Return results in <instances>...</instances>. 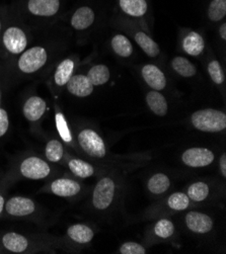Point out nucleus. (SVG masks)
I'll return each instance as SVG.
<instances>
[{"mask_svg": "<svg viewBox=\"0 0 226 254\" xmlns=\"http://www.w3.org/2000/svg\"><path fill=\"white\" fill-rule=\"evenodd\" d=\"M94 21V12L90 7L83 6L74 12L71 18V25L78 31L89 28Z\"/></svg>", "mask_w": 226, "mask_h": 254, "instance_id": "nucleus-14", "label": "nucleus"}, {"mask_svg": "<svg viewBox=\"0 0 226 254\" xmlns=\"http://www.w3.org/2000/svg\"><path fill=\"white\" fill-rule=\"evenodd\" d=\"M120 6L124 12L131 16H142L147 11L145 0H120Z\"/></svg>", "mask_w": 226, "mask_h": 254, "instance_id": "nucleus-19", "label": "nucleus"}, {"mask_svg": "<svg viewBox=\"0 0 226 254\" xmlns=\"http://www.w3.org/2000/svg\"><path fill=\"white\" fill-rule=\"evenodd\" d=\"M56 126H57V129H58V132H59L61 138L65 142H70L71 141V134H70V131L68 129L67 123H66L62 114H57L56 115Z\"/></svg>", "mask_w": 226, "mask_h": 254, "instance_id": "nucleus-34", "label": "nucleus"}, {"mask_svg": "<svg viewBox=\"0 0 226 254\" xmlns=\"http://www.w3.org/2000/svg\"><path fill=\"white\" fill-rule=\"evenodd\" d=\"M186 224L191 231L199 234L208 233L213 228L212 219L209 216L199 212L188 213L186 216Z\"/></svg>", "mask_w": 226, "mask_h": 254, "instance_id": "nucleus-8", "label": "nucleus"}, {"mask_svg": "<svg viewBox=\"0 0 226 254\" xmlns=\"http://www.w3.org/2000/svg\"><path fill=\"white\" fill-rule=\"evenodd\" d=\"M69 168L75 175L81 177V179H86L94 172L93 167L89 163L80 159H72L69 162Z\"/></svg>", "mask_w": 226, "mask_h": 254, "instance_id": "nucleus-27", "label": "nucleus"}, {"mask_svg": "<svg viewBox=\"0 0 226 254\" xmlns=\"http://www.w3.org/2000/svg\"><path fill=\"white\" fill-rule=\"evenodd\" d=\"M3 43L5 48L12 54H19L26 49L28 41L26 34L20 29L11 27L7 29L3 36Z\"/></svg>", "mask_w": 226, "mask_h": 254, "instance_id": "nucleus-7", "label": "nucleus"}, {"mask_svg": "<svg viewBox=\"0 0 226 254\" xmlns=\"http://www.w3.org/2000/svg\"><path fill=\"white\" fill-rule=\"evenodd\" d=\"M47 61V52L42 47H35L24 52L18 60V68L23 73H34Z\"/></svg>", "mask_w": 226, "mask_h": 254, "instance_id": "nucleus-2", "label": "nucleus"}, {"mask_svg": "<svg viewBox=\"0 0 226 254\" xmlns=\"http://www.w3.org/2000/svg\"><path fill=\"white\" fill-rule=\"evenodd\" d=\"M6 211L12 216H27L35 211V204L30 198L16 196L8 200L6 204Z\"/></svg>", "mask_w": 226, "mask_h": 254, "instance_id": "nucleus-12", "label": "nucleus"}, {"mask_svg": "<svg viewBox=\"0 0 226 254\" xmlns=\"http://www.w3.org/2000/svg\"><path fill=\"white\" fill-rule=\"evenodd\" d=\"M170 186L168 177L163 173H156L148 182V190L154 194L165 192Z\"/></svg>", "mask_w": 226, "mask_h": 254, "instance_id": "nucleus-25", "label": "nucleus"}, {"mask_svg": "<svg viewBox=\"0 0 226 254\" xmlns=\"http://www.w3.org/2000/svg\"><path fill=\"white\" fill-rule=\"evenodd\" d=\"M68 236L77 243H88L92 240L93 238V231L90 229L89 227L82 225V224H77V225H73L68 229Z\"/></svg>", "mask_w": 226, "mask_h": 254, "instance_id": "nucleus-18", "label": "nucleus"}, {"mask_svg": "<svg viewBox=\"0 0 226 254\" xmlns=\"http://www.w3.org/2000/svg\"><path fill=\"white\" fill-rule=\"evenodd\" d=\"M192 124L203 132H220L226 128V115L220 111L207 109L192 115Z\"/></svg>", "mask_w": 226, "mask_h": 254, "instance_id": "nucleus-1", "label": "nucleus"}, {"mask_svg": "<svg viewBox=\"0 0 226 254\" xmlns=\"http://www.w3.org/2000/svg\"><path fill=\"white\" fill-rule=\"evenodd\" d=\"M63 156V146L57 140L50 141L46 146V157L51 162H58Z\"/></svg>", "mask_w": 226, "mask_h": 254, "instance_id": "nucleus-30", "label": "nucleus"}, {"mask_svg": "<svg viewBox=\"0 0 226 254\" xmlns=\"http://www.w3.org/2000/svg\"><path fill=\"white\" fill-rule=\"evenodd\" d=\"M219 34H220V36H221V38H222L223 40L226 39V24H225V23H223V24L221 25V27H220Z\"/></svg>", "mask_w": 226, "mask_h": 254, "instance_id": "nucleus-38", "label": "nucleus"}, {"mask_svg": "<svg viewBox=\"0 0 226 254\" xmlns=\"http://www.w3.org/2000/svg\"><path fill=\"white\" fill-rule=\"evenodd\" d=\"M78 143L91 157L103 158L106 155V146L103 139L92 130H83L78 135Z\"/></svg>", "mask_w": 226, "mask_h": 254, "instance_id": "nucleus-3", "label": "nucleus"}, {"mask_svg": "<svg viewBox=\"0 0 226 254\" xmlns=\"http://www.w3.org/2000/svg\"><path fill=\"white\" fill-rule=\"evenodd\" d=\"M147 105L155 115L163 117L167 113V103L165 97L158 91H150L146 96Z\"/></svg>", "mask_w": 226, "mask_h": 254, "instance_id": "nucleus-17", "label": "nucleus"}, {"mask_svg": "<svg viewBox=\"0 0 226 254\" xmlns=\"http://www.w3.org/2000/svg\"><path fill=\"white\" fill-rule=\"evenodd\" d=\"M86 76L93 86L103 85L110 79V70L106 65H95L90 68Z\"/></svg>", "mask_w": 226, "mask_h": 254, "instance_id": "nucleus-20", "label": "nucleus"}, {"mask_svg": "<svg viewBox=\"0 0 226 254\" xmlns=\"http://www.w3.org/2000/svg\"><path fill=\"white\" fill-rule=\"evenodd\" d=\"M226 14V0H212L209 8L208 16L213 21L221 20Z\"/></svg>", "mask_w": 226, "mask_h": 254, "instance_id": "nucleus-29", "label": "nucleus"}, {"mask_svg": "<svg viewBox=\"0 0 226 254\" xmlns=\"http://www.w3.org/2000/svg\"><path fill=\"white\" fill-rule=\"evenodd\" d=\"M183 162L191 167H204L211 164L214 154L206 148H191L184 152Z\"/></svg>", "mask_w": 226, "mask_h": 254, "instance_id": "nucleus-5", "label": "nucleus"}, {"mask_svg": "<svg viewBox=\"0 0 226 254\" xmlns=\"http://www.w3.org/2000/svg\"><path fill=\"white\" fill-rule=\"evenodd\" d=\"M112 47L116 54L124 58L131 56L133 52V47L131 42L123 35H117L113 38Z\"/></svg>", "mask_w": 226, "mask_h": 254, "instance_id": "nucleus-24", "label": "nucleus"}, {"mask_svg": "<svg viewBox=\"0 0 226 254\" xmlns=\"http://www.w3.org/2000/svg\"><path fill=\"white\" fill-rule=\"evenodd\" d=\"M120 253L122 254H145L146 250L143 246L135 242H127L121 246Z\"/></svg>", "mask_w": 226, "mask_h": 254, "instance_id": "nucleus-35", "label": "nucleus"}, {"mask_svg": "<svg viewBox=\"0 0 226 254\" xmlns=\"http://www.w3.org/2000/svg\"><path fill=\"white\" fill-rule=\"evenodd\" d=\"M3 245L12 252H22L28 247V240L16 233H8L3 236Z\"/></svg>", "mask_w": 226, "mask_h": 254, "instance_id": "nucleus-21", "label": "nucleus"}, {"mask_svg": "<svg viewBox=\"0 0 226 254\" xmlns=\"http://www.w3.org/2000/svg\"><path fill=\"white\" fill-rule=\"evenodd\" d=\"M29 10L40 16H52L58 12L59 0H29Z\"/></svg>", "mask_w": 226, "mask_h": 254, "instance_id": "nucleus-10", "label": "nucleus"}, {"mask_svg": "<svg viewBox=\"0 0 226 254\" xmlns=\"http://www.w3.org/2000/svg\"><path fill=\"white\" fill-rule=\"evenodd\" d=\"M167 204L172 210L183 211L189 207L190 198L187 194L183 192H175L169 196Z\"/></svg>", "mask_w": 226, "mask_h": 254, "instance_id": "nucleus-31", "label": "nucleus"}, {"mask_svg": "<svg viewBox=\"0 0 226 254\" xmlns=\"http://www.w3.org/2000/svg\"><path fill=\"white\" fill-rule=\"evenodd\" d=\"M0 29H1V23H0Z\"/></svg>", "mask_w": 226, "mask_h": 254, "instance_id": "nucleus-40", "label": "nucleus"}, {"mask_svg": "<svg viewBox=\"0 0 226 254\" xmlns=\"http://www.w3.org/2000/svg\"><path fill=\"white\" fill-rule=\"evenodd\" d=\"M154 232L160 238H168L174 232V226L169 220L162 219L156 223L154 227Z\"/></svg>", "mask_w": 226, "mask_h": 254, "instance_id": "nucleus-32", "label": "nucleus"}, {"mask_svg": "<svg viewBox=\"0 0 226 254\" xmlns=\"http://www.w3.org/2000/svg\"><path fill=\"white\" fill-rule=\"evenodd\" d=\"M46 111L45 100L38 96H33L28 99L23 107V115L29 121L35 122L41 119Z\"/></svg>", "mask_w": 226, "mask_h": 254, "instance_id": "nucleus-13", "label": "nucleus"}, {"mask_svg": "<svg viewBox=\"0 0 226 254\" xmlns=\"http://www.w3.org/2000/svg\"><path fill=\"white\" fill-rule=\"evenodd\" d=\"M209 194V187L205 183L193 184L188 190L189 198L195 201H202Z\"/></svg>", "mask_w": 226, "mask_h": 254, "instance_id": "nucleus-28", "label": "nucleus"}, {"mask_svg": "<svg viewBox=\"0 0 226 254\" xmlns=\"http://www.w3.org/2000/svg\"><path fill=\"white\" fill-rule=\"evenodd\" d=\"M171 66L183 77H192L196 74V67L184 57H175L171 62Z\"/></svg>", "mask_w": 226, "mask_h": 254, "instance_id": "nucleus-26", "label": "nucleus"}, {"mask_svg": "<svg viewBox=\"0 0 226 254\" xmlns=\"http://www.w3.org/2000/svg\"><path fill=\"white\" fill-rule=\"evenodd\" d=\"M51 190L58 196H72L79 192L80 186L74 181L61 179L52 184Z\"/></svg>", "mask_w": 226, "mask_h": 254, "instance_id": "nucleus-15", "label": "nucleus"}, {"mask_svg": "<svg viewBox=\"0 0 226 254\" xmlns=\"http://www.w3.org/2000/svg\"><path fill=\"white\" fill-rule=\"evenodd\" d=\"M205 47L204 39L198 33L192 32L186 36L183 42L185 52L191 56H198L203 52Z\"/></svg>", "mask_w": 226, "mask_h": 254, "instance_id": "nucleus-16", "label": "nucleus"}, {"mask_svg": "<svg viewBox=\"0 0 226 254\" xmlns=\"http://www.w3.org/2000/svg\"><path fill=\"white\" fill-rule=\"evenodd\" d=\"M20 171L23 176L31 180H42L50 173L49 165L38 157H30L20 165Z\"/></svg>", "mask_w": 226, "mask_h": 254, "instance_id": "nucleus-6", "label": "nucleus"}, {"mask_svg": "<svg viewBox=\"0 0 226 254\" xmlns=\"http://www.w3.org/2000/svg\"><path fill=\"white\" fill-rule=\"evenodd\" d=\"M3 206H4V199H3V197L1 195H0V213L2 212Z\"/></svg>", "mask_w": 226, "mask_h": 254, "instance_id": "nucleus-39", "label": "nucleus"}, {"mask_svg": "<svg viewBox=\"0 0 226 254\" xmlns=\"http://www.w3.org/2000/svg\"><path fill=\"white\" fill-rule=\"evenodd\" d=\"M219 167H220V171H221L222 175L226 176V155L225 154H223L220 158Z\"/></svg>", "mask_w": 226, "mask_h": 254, "instance_id": "nucleus-37", "label": "nucleus"}, {"mask_svg": "<svg viewBox=\"0 0 226 254\" xmlns=\"http://www.w3.org/2000/svg\"><path fill=\"white\" fill-rule=\"evenodd\" d=\"M66 84L70 93L79 97L88 96L93 91V85L85 75H74Z\"/></svg>", "mask_w": 226, "mask_h": 254, "instance_id": "nucleus-9", "label": "nucleus"}, {"mask_svg": "<svg viewBox=\"0 0 226 254\" xmlns=\"http://www.w3.org/2000/svg\"><path fill=\"white\" fill-rule=\"evenodd\" d=\"M145 82L154 90H162L166 85L165 76L162 71L154 65H146L142 69Z\"/></svg>", "mask_w": 226, "mask_h": 254, "instance_id": "nucleus-11", "label": "nucleus"}, {"mask_svg": "<svg viewBox=\"0 0 226 254\" xmlns=\"http://www.w3.org/2000/svg\"><path fill=\"white\" fill-rule=\"evenodd\" d=\"M135 41L148 56H150V57L158 56V54L160 52L158 45L151 38L148 37L146 34L141 33V32L137 33L135 35Z\"/></svg>", "mask_w": 226, "mask_h": 254, "instance_id": "nucleus-22", "label": "nucleus"}, {"mask_svg": "<svg viewBox=\"0 0 226 254\" xmlns=\"http://www.w3.org/2000/svg\"><path fill=\"white\" fill-rule=\"evenodd\" d=\"M73 70H74V63L72 60L66 59L62 61L57 67L55 72V82L60 86L65 85L69 81V79L72 77Z\"/></svg>", "mask_w": 226, "mask_h": 254, "instance_id": "nucleus-23", "label": "nucleus"}, {"mask_svg": "<svg viewBox=\"0 0 226 254\" xmlns=\"http://www.w3.org/2000/svg\"><path fill=\"white\" fill-rule=\"evenodd\" d=\"M115 194V184L114 182L105 177V179L100 180L93 190L92 202L93 206L98 210H106L112 204L113 198Z\"/></svg>", "mask_w": 226, "mask_h": 254, "instance_id": "nucleus-4", "label": "nucleus"}, {"mask_svg": "<svg viewBox=\"0 0 226 254\" xmlns=\"http://www.w3.org/2000/svg\"><path fill=\"white\" fill-rule=\"evenodd\" d=\"M8 126H9V122H8L7 114L4 110L0 109V137H2L6 133Z\"/></svg>", "mask_w": 226, "mask_h": 254, "instance_id": "nucleus-36", "label": "nucleus"}, {"mask_svg": "<svg viewBox=\"0 0 226 254\" xmlns=\"http://www.w3.org/2000/svg\"><path fill=\"white\" fill-rule=\"evenodd\" d=\"M208 72L211 79L216 83V84H221L224 82L225 76L223 73V70L219 64L218 61H212L209 63L208 66Z\"/></svg>", "mask_w": 226, "mask_h": 254, "instance_id": "nucleus-33", "label": "nucleus"}]
</instances>
